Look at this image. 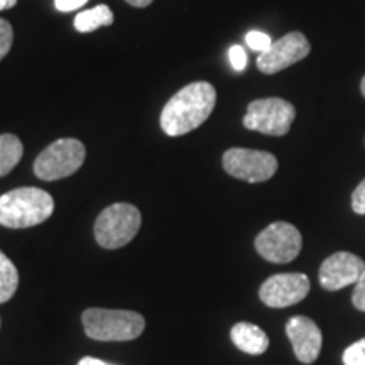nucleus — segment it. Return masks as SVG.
I'll return each mask as SVG.
<instances>
[{
	"mask_svg": "<svg viewBox=\"0 0 365 365\" xmlns=\"http://www.w3.org/2000/svg\"><path fill=\"white\" fill-rule=\"evenodd\" d=\"M352 210L357 215H365V180L354 191Z\"/></svg>",
	"mask_w": 365,
	"mask_h": 365,
	"instance_id": "4be33fe9",
	"label": "nucleus"
},
{
	"mask_svg": "<svg viewBox=\"0 0 365 365\" xmlns=\"http://www.w3.org/2000/svg\"><path fill=\"white\" fill-rule=\"evenodd\" d=\"M140 223L139 208L130 203H113L95 222V240L103 249H120L137 235Z\"/></svg>",
	"mask_w": 365,
	"mask_h": 365,
	"instance_id": "20e7f679",
	"label": "nucleus"
},
{
	"mask_svg": "<svg viewBox=\"0 0 365 365\" xmlns=\"http://www.w3.org/2000/svg\"><path fill=\"white\" fill-rule=\"evenodd\" d=\"M228 59H230V65L235 71H244L247 66V53L242 46L235 44L228 49Z\"/></svg>",
	"mask_w": 365,
	"mask_h": 365,
	"instance_id": "aec40b11",
	"label": "nucleus"
},
{
	"mask_svg": "<svg viewBox=\"0 0 365 365\" xmlns=\"http://www.w3.org/2000/svg\"><path fill=\"white\" fill-rule=\"evenodd\" d=\"M309 51H312V46L304 38V34L289 33L282 36L281 39L274 41L266 53L259 54L257 68L266 75H274V73H279L304 59Z\"/></svg>",
	"mask_w": 365,
	"mask_h": 365,
	"instance_id": "9d476101",
	"label": "nucleus"
},
{
	"mask_svg": "<svg viewBox=\"0 0 365 365\" xmlns=\"http://www.w3.org/2000/svg\"><path fill=\"white\" fill-rule=\"evenodd\" d=\"M17 4V0H0V11H6V9H12Z\"/></svg>",
	"mask_w": 365,
	"mask_h": 365,
	"instance_id": "a878e982",
	"label": "nucleus"
},
{
	"mask_svg": "<svg viewBox=\"0 0 365 365\" xmlns=\"http://www.w3.org/2000/svg\"><path fill=\"white\" fill-rule=\"evenodd\" d=\"M352 303H354V307L359 309V312L365 313V271L362 276H360V279L355 282Z\"/></svg>",
	"mask_w": 365,
	"mask_h": 365,
	"instance_id": "412c9836",
	"label": "nucleus"
},
{
	"mask_svg": "<svg viewBox=\"0 0 365 365\" xmlns=\"http://www.w3.org/2000/svg\"><path fill=\"white\" fill-rule=\"evenodd\" d=\"M85 156L86 149L78 139H58L36 158L34 175L43 181L63 180L80 170Z\"/></svg>",
	"mask_w": 365,
	"mask_h": 365,
	"instance_id": "39448f33",
	"label": "nucleus"
},
{
	"mask_svg": "<svg viewBox=\"0 0 365 365\" xmlns=\"http://www.w3.org/2000/svg\"><path fill=\"white\" fill-rule=\"evenodd\" d=\"M286 335L301 364H313L322 352L323 335L317 323L308 317H293L286 323Z\"/></svg>",
	"mask_w": 365,
	"mask_h": 365,
	"instance_id": "f8f14e48",
	"label": "nucleus"
},
{
	"mask_svg": "<svg viewBox=\"0 0 365 365\" xmlns=\"http://www.w3.org/2000/svg\"><path fill=\"white\" fill-rule=\"evenodd\" d=\"M312 284L307 274H276L262 282L259 298L269 308H287L307 298Z\"/></svg>",
	"mask_w": 365,
	"mask_h": 365,
	"instance_id": "1a4fd4ad",
	"label": "nucleus"
},
{
	"mask_svg": "<svg viewBox=\"0 0 365 365\" xmlns=\"http://www.w3.org/2000/svg\"><path fill=\"white\" fill-rule=\"evenodd\" d=\"M296 117L293 103L282 98H261L249 103L244 127L266 135H286Z\"/></svg>",
	"mask_w": 365,
	"mask_h": 365,
	"instance_id": "423d86ee",
	"label": "nucleus"
},
{
	"mask_svg": "<svg viewBox=\"0 0 365 365\" xmlns=\"http://www.w3.org/2000/svg\"><path fill=\"white\" fill-rule=\"evenodd\" d=\"M86 2H88V0H54V7H56L59 12H71L83 7Z\"/></svg>",
	"mask_w": 365,
	"mask_h": 365,
	"instance_id": "5701e85b",
	"label": "nucleus"
},
{
	"mask_svg": "<svg viewBox=\"0 0 365 365\" xmlns=\"http://www.w3.org/2000/svg\"><path fill=\"white\" fill-rule=\"evenodd\" d=\"M360 90H362V95L365 97V76L362 78V83H360Z\"/></svg>",
	"mask_w": 365,
	"mask_h": 365,
	"instance_id": "bb28decb",
	"label": "nucleus"
},
{
	"mask_svg": "<svg viewBox=\"0 0 365 365\" xmlns=\"http://www.w3.org/2000/svg\"><path fill=\"white\" fill-rule=\"evenodd\" d=\"M125 2L134 7H148L149 4H153V0H125Z\"/></svg>",
	"mask_w": 365,
	"mask_h": 365,
	"instance_id": "393cba45",
	"label": "nucleus"
},
{
	"mask_svg": "<svg viewBox=\"0 0 365 365\" xmlns=\"http://www.w3.org/2000/svg\"><path fill=\"white\" fill-rule=\"evenodd\" d=\"M365 271V262L352 252L331 254L319 267V284L327 291H339L355 284Z\"/></svg>",
	"mask_w": 365,
	"mask_h": 365,
	"instance_id": "9b49d317",
	"label": "nucleus"
},
{
	"mask_svg": "<svg viewBox=\"0 0 365 365\" xmlns=\"http://www.w3.org/2000/svg\"><path fill=\"white\" fill-rule=\"evenodd\" d=\"M78 365H115V364H108V362H105V360H100L95 357H83L78 362Z\"/></svg>",
	"mask_w": 365,
	"mask_h": 365,
	"instance_id": "b1692460",
	"label": "nucleus"
},
{
	"mask_svg": "<svg viewBox=\"0 0 365 365\" xmlns=\"http://www.w3.org/2000/svg\"><path fill=\"white\" fill-rule=\"evenodd\" d=\"M14 41V31L12 26L9 24L6 19H0V59L7 56V53L11 51Z\"/></svg>",
	"mask_w": 365,
	"mask_h": 365,
	"instance_id": "6ab92c4d",
	"label": "nucleus"
},
{
	"mask_svg": "<svg viewBox=\"0 0 365 365\" xmlns=\"http://www.w3.org/2000/svg\"><path fill=\"white\" fill-rule=\"evenodd\" d=\"M113 22V12L108 6H97L90 11L80 12L75 17V29L78 33H91V31H97L100 27L110 26Z\"/></svg>",
	"mask_w": 365,
	"mask_h": 365,
	"instance_id": "2eb2a0df",
	"label": "nucleus"
},
{
	"mask_svg": "<svg viewBox=\"0 0 365 365\" xmlns=\"http://www.w3.org/2000/svg\"><path fill=\"white\" fill-rule=\"evenodd\" d=\"M217 102V91L208 81H196L181 88L161 112L164 134L178 137L198 129L212 115Z\"/></svg>",
	"mask_w": 365,
	"mask_h": 365,
	"instance_id": "f257e3e1",
	"label": "nucleus"
},
{
	"mask_svg": "<svg viewBox=\"0 0 365 365\" xmlns=\"http://www.w3.org/2000/svg\"><path fill=\"white\" fill-rule=\"evenodd\" d=\"M223 170L232 178L247 182H264L276 175L277 159L266 150L232 148L223 154Z\"/></svg>",
	"mask_w": 365,
	"mask_h": 365,
	"instance_id": "6e6552de",
	"label": "nucleus"
},
{
	"mask_svg": "<svg viewBox=\"0 0 365 365\" xmlns=\"http://www.w3.org/2000/svg\"><path fill=\"white\" fill-rule=\"evenodd\" d=\"M24 154L21 139L14 134L0 135V178L11 173Z\"/></svg>",
	"mask_w": 365,
	"mask_h": 365,
	"instance_id": "4468645a",
	"label": "nucleus"
},
{
	"mask_svg": "<svg viewBox=\"0 0 365 365\" xmlns=\"http://www.w3.org/2000/svg\"><path fill=\"white\" fill-rule=\"evenodd\" d=\"M245 43L252 51H257L259 54L261 53H266L269 48H271L274 41L269 38L266 33H261V31H250L245 36Z\"/></svg>",
	"mask_w": 365,
	"mask_h": 365,
	"instance_id": "a211bd4d",
	"label": "nucleus"
},
{
	"mask_svg": "<svg viewBox=\"0 0 365 365\" xmlns=\"http://www.w3.org/2000/svg\"><path fill=\"white\" fill-rule=\"evenodd\" d=\"M255 250L261 257L274 264L294 261L303 247V237L294 225L287 222H274L255 237Z\"/></svg>",
	"mask_w": 365,
	"mask_h": 365,
	"instance_id": "0eeeda50",
	"label": "nucleus"
},
{
	"mask_svg": "<svg viewBox=\"0 0 365 365\" xmlns=\"http://www.w3.org/2000/svg\"><path fill=\"white\" fill-rule=\"evenodd\" d=\"M86 336L100 341H129L143 335L145 319L130 309L88 308L81 314Z\"/></svg>",
	"mask_w": 365,
	"mask_h": 365,
	"instance_id": "7ed1b4c3",
	"label": "nucleus"
},
{
	"mask_svg": "<svg viewBox=\"0 0 365 365\" xmlns=\"http://www.w3.org/2000/svg\"><path fill=\"white\" fill-rule=\"evenodd\" d=\"M341 359L344 365H365V339L346 346Z\"/></svg>",
	"mask_w": 365,
	"mask_h": 365,
	"instance_id": "f3484780",
	"label": "nucleus"
},
{
	"mask_svg": "<svg viewBox=\"0 0 365 365\" xmlns=\"http://www.w3.org/2000/svg\"><path fill=\"white\" fill-rule=\"evenodd\" d=\"M54 212V200L41 188H16L0 196V225L29 228L48 220Z\"/></svg>",
	"mask_w": 365,
	"mask_h": 365,
	"instance_id": "f03ea898",
	"label": "nucleus"
},
{
	"mask_svg": "<svg viewBox=\"0 0 365 365\" xmlns=\"http://www.w3.org/2000/svg\"><path fill=\"white\" fill-rule=\"evenodd\" d=\"M19 286V272L6 254L0 250V303H6L16 294Z\"/></svg>",
	"mask_w": 365,
	"mask_h": 365,
	"instance_id": "dca6fc26",
	"label": "nucleus"
},
{
	"mask_svg": "<svg viewBox=\"0 0 365 365\" xmlns=\"http://www.w3.org/2000/svg\"><path fill=\"white\" fill-rule=\"evenodd\" d=\"M230 339L237 349L249 355H262L269 349V336L254 323L240 322L232 327Z\"/></svg>",
	"mask_w": 365,
	"mask_h": 365,
	"instance_id": "ddd939ff",
	"label": "nucleus"
}]
</instances>
